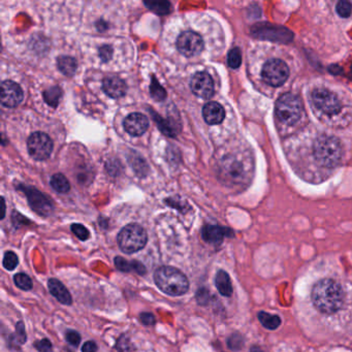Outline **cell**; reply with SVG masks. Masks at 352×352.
<instances>
[{
	"instance_id": "6da1fadb",
	"label": "cell",
	"mask_w": 352,
	"mask_h": 352,
	"mask_svg": "<svg viewBox=\"0 0 352 352\" xmlns=\"http://www.w3.org/2000/svg\"><path fill=\"white\" fill-rule=\"evenodd\" d=\"M313 305L324 314H334L341 310L344 304L342 286L332 279H322L312 288Z\"/></svg>"
},
{
	"instance_id": "7a4b0ae2",
	"label": "cell",
	"mask_w": 352,
	"mask_h": 352,
	"mask_svg": "<svg viewBox=\"0 0 352 352\" xmlns=\"http://www.w3.org/2000/svg\"><path fill=\"white\" fill-rule=\"evenodd\" d=\"M154 281L164 293L172 297H180L189 289L187 277L178 269L164 266L156 270Z\"/></svg>"
},
{
	"instance_id": "3957f363",
	"label": "cell",
	"mask_w": 352,
	"mask_h": 352,
	"mask_svg": "<svg viewBox=\"0 0 352 352\" xmlns=\"http://www.w3.org/2000/svg\"><path fill=\"white\" fill-rule=\"evenodd\" d=\"M313 153L320 165L332 168L341 161L342 146L335 136L322 134L315 141L313 146Z\"/></svg>"
},
{
	"instance_id": "277c9868",
	"label": "cell",
	"mask_w": 352,
	"mask_h": 352,
	"mask_svg": "<svg viewBox=\"0 0 352 352\" xmlns=\"http://www.w3.org/2000/svg\"><path fill=\"white\" fill-rule=\"evenodd\" d=\"M275 113L281 123L286 125L296 124L304 115L302 101L297 94L285 93L277 101Z\"/></svg>"
},
{
	"instance_id": "5b68a950",
	"label": "cell",
	"mask_w": 352,
	"mask_h": 352,
	"mask_svg": "<svg viewBox=\"0 0 352 352\" xmlns=\"http://www.w3.org/2000/svg\"><path fill=\"white\" fill-rule=\"evenodd\" d=\"M148 241L146 230L139 224H128L123 227L117 237L119 248L127 254L142 250Z\"/></svg>"
},
{
	"instance_id": "8992f818",
	"label": "cell",
	"mask_w": 352,
	"mask_h": 352,
	"mask_svg": "<svg viewBox=\"0 0 352 352\" xmlns=\"http://www.w3.org/2000/svg\"><path fill=\"white\" fill-rule=\"evenodd\" d=\"M312 104L322 114L327 116L338 115L342 111V104L338 96L327 89L318 88L311 94Z\"/></svg>"
},
{
	"instance_id": "52a82bcc",
	"label": "cell",
	"mask_w": 352,
	"mask_h": 352,
	"mask_svg": "<svg viewBox=\"0 0 352 352\" xmlns=\"http://www.w3.org/2000/svg\"><path fill=\"white\" fill-rule=\"evenodd\" d=\"M251 34L254 37L261 38V40H268L274 43H282L287 44L290 43L293 38V33L283 27V26H276L272 24L261 23L256 24L251 28Z\"/></svg>"
},
{
	"instance_id": "ba28073f",
	"label": "cell",
	"mask_w": 352,
	"mask_h": 352,
	"mask_svg": "<svg viewBox=\"0 0 352 352\" xmlns=\"http://www.w3.org/2000/svg\"><path fill=\"white\" fill-rule=\"evenodd\" d=\"M289 68L285 62L280 59H271L262 67L261 77L262 80L273 86L280 87L288 79Z\"/></svg>"
},
{
	"instance_id": "9c48e42d",
	"label": "cell",
	"mask_w": 352,
	"mask_h": 352,
	"mask_svg": "<svg viewBox=\"0 0 352 352\" xmlns=\"http://www.w3.org/2000/svg\"><path fill=\"white\" fill-rule=\"evenodd\" d=\"M27 148L32 158L36 160H46L52 153L53 142L48 134L44 132H34L29 136Z\"/></svg>"
},
{
	"instance_id": "30bf717a",
	"label": "cell",
	"mask_w": 352,
	"mask_h": 352,
	"mask_svg": "<svg viewBox=\"0 0 352 352\" xmlns=\"http://www.w3.org/2000/svg\"><path fill=\"white\" fill-rule=\"evenodd\" d=\"M203 37L193 31H185L181 33L177 40V48L185 57L198 56L204 50Z\"/></svg>"
},
{
	"instance_id": "8fae6325",
	"label": "cell",
	"mask_w": 352,
	"mask_h": 352,
	"mask_svg": "<svg viewBox=\"0 0 352 352\" xmlns=\"http://www.w3.org/2000/svg\"><path fill=\"white\" fill-rule=\"evenodd\" d=\"M190 88L194 95L204 100H209L214 95V81L206 71H200L192 75Z\"/></svg>"
},
{
	"instance_id": "7c38bea8",
	"label": "cell",
	"mask_w": 352,
	"mask_h": 352,
	"mask_svg": "<svg viewBox=\"0 0 352 352\" xmlns=\"http://www.w3.org/2000/svg\"><path fill=\"white\" fill-rule=\"evenodd\" d=\"M22 191L27 195L30 207L33 211H35L38 215L43 216H48L53 211V205L51 201L48 200L46 195L41 193L37 189L32 187L23 186Z\"/></svg>"
},
{
	"instance_id": "4fadbf2b",
	"label": "cell",
	"mask_w": 352,
	"mask_h": 352,
	"mask_svg": "<svg viewBox=\"0 0 352 352\" xmlns=\"http://www.w3.org/2000/svg\"><path fill=\"white\" fill-rule=\"evenodd\" d=\"M23 90L14 81H5L2 84V105L7 108H16L23 101Z\"/></svg>"
},
{
	"instance_id": "5bb4252c",
	"label": "cell",
	"mask_w": 352,
	"mask_h": 352,
	"mask_svg": "<svg viewBox=\"0 0 352 352\" xmlns=\"http://www.w3.org/2000/svg\"><path fill=\"white\" fill-rule=\"evenodd\" d=\"M123 126L128 134L132 136H141L147 131L149 120L141 113H132L124 119Z\"/></svg>"
},
{
	"instance_id": "9a60e30c",
	"label": "cell",
	"mask_w": 352,
	"mask_h": 352,
	"mask_svg": "<svg viewBox=\"0 0 352 352\" xmlns=\"http://www.w3.org/2000/svg\"><path fill=\"white\" fill-rule=\"evenodd\" d=\"M104 91L112 99H120L127 90L125 82L117 75H108L103 81Z\"/></svg>"
},
{
	"instance_id": "2e32d148",
	"label": "cell",
	"mask_w": 352,
	"mask_h": 352,
	"mask_svg": "<svg viewBox=\"0 0 352 352\" xmlns=\"http://www.w3.org/2000/svg\"><path fill=\"white\" fill-rule=\"evenodd\" d=\"M203 239L210 244H220L225 237H232V230L218 225H206L202 230Z\"/></svg>"
},
{
	"instance_id": "e0dca14e",
	"label": "cell",
	"mask_w": 352,
	"mask_h": 352,
	"mask_svg": "<svg viewBox=\"0 0 352 352\" xmlns=\"http://www.w3.org/2000/svg\"><path fill=\"white\" fill-rule=\"evenodd\" d=\"M203 117L208 124L217 125L224 120L225 111L218 103L210 102L203 109Z\"/></svg>"
},
{
	"instance_id": "ac0fdd59",
	"label": "cell",
	"mask_w": 352,
	"mask_h": 352,
	"mask_svg": "<svg viewBox=\"0 0 352 352\" xmlns=\"http://www.w3.org/2000/svg\"><path fill=\"white\" fill-rule=\"evenodd\" d=\"M49 290L52 296L63 305H71L72 298L67 288L57 279H50L48 282Z\"/></svg>"
},
{
	"instance_id": "d6986e66",
	"label": "cell",
	"mask_w": 352,
	"mask_h": 352,
	"mask_svg": "<svg viewBox=\"0 0 352 352\" xmlns=\"http://www.w3.org/2000/svg\"><path fill=\"white\" fill-rule=\"evenodd\" d=\"M115 266L121 272L128 273L131 271H134L136 274H139V275H145L146 274L145 266L138 260L128 261L127 259H125L121 256H117V257H115Z\"/></svg>"
},
{
	"instance_id": "ffe728a7",
	"label": "cell",
	"mask_w": 352,
	"mask_h": 352,
	"mask_svg": "<svg viewBox=\"0 0 352 352\" xmlns=\"http://www.w3.org/2000/svg\"><path fill=\"white\" fill-rule=\"evenodd\" d=\"M215 285H216L218 291L223 297H230L232 295V284L230 277L225 271H218L216 278H215Z\"/></svg>"
},
{
	"instance_id": "44dd1931",
	"label": "cell",
	"mask_w": 352,
	"mask_h": 352,
	"mask_svg": "<svg viewBox=\"0 0 352 352\" xmlns=\"http://www.w3.org/2000/svg\"><path fill=\"white\" fill-rule=\"evenodd\" d=\"M57 65L63 74L68 76H71L76 70V61L69 56H60L57 59Z\"/></svg>"
},
{
	"instance_id": "7402d4cb",
	"label": "cell",
	"mask_w": 352,
	"mask_h": 352,
	"mask_svg": "<svg viewBox=\"0 0 352 352\" xmlns=\"http://www.w3.org/2000/svg\"><path fill=\"white\" fill-rule=\"evenodd\" d=\"M50 184L55 191L59 193H66L70 189V184L68 180L62 173H55L54 175H52Z\"/></svg>"
},
{
	"instance_id": "603a6c76",
	"label": "cell",
	"mask_w": 352,
	"mask_h": 352,
	"mask_svg": "<svg viewBox=\"0 0 352 352\" xmlns=\"http://www.w3.org/2000/svg\"><path fill=\"white\" fill-rule=\"evenodd\" d=\"M258 319L260 323L266 327L271 330L276 329L280 326L281 324V319L277 315H272L270 313L267 312H259L258 313Z\"/></svg>"
},
{
	"instance_id": "cb8c5ba5",
	"label": "cell",
	"mask_w": 352,
	"mask_h": 352,
	"mask_svg": "<svg viewBox=\"0 0 352 352\" xmlns=\"http://www.w3.org/2000/svg\"><path fill=\"white\" fill-rule=\"evenodd\" d=\"M61 95H62L61 89L59 87H56V86L48 89L44 93L46 103L53 108H56L58 106V104H59V100H60Z\"/></svg>"
},
{
	"instance_id": "d4e9b609",
	"label": "cell",
	"mask_w": 352,
	"mask_h": 352,
	"mask_svg": "<svg viewBox=\"0 0 352 352\" xmlns=\"http://www.w3.org/2000/svg\"><path fill=\"white\" fill-rule=\"evenodd\" d=\"M150 92H151V95H152V97L155 101L161 102L166 97L165 90L162 88V86L158 83V81L156 80L154 76H152V83H151V86H150Z\"/></svg>"
},
{
	"instance_id": "484cf974",
	"label": "cell",
	"mask_w": 352,
	"mask_h": 352,
	"mask_svg": "<svg viewBox=\"0 0 352 352\" xmlns=\"http://www.w3.org/2000/svg\"><path fill=\"white\" fill-rule=\"evenodd\" d=\"M227 63L229 67L233 69L240 67L242 63V53L239 48H233L229 51L227 56Z\"/></svg>"
},
{
	"instance_id": "4316f807",
	"label": "cell",
	"mask_w": 352,
	"mask_h": 352,
	"mask_svg": "<svg viewBox=\"0 0 352 352\" xmlns=\"http://www.w3.org/2000/svg\"><path fill=\"white\" fill-rule=\"evenodd\" d=\"M14 282L18 288H20L22 290H30L32 288V281L31 279L24 273H19L16 274L14 277Z\"/></svg>"
},
{
	"instance_id": "83f0119b",
	"label": "cell",
	"mask_w": 352,
	"mask_h": 352,
	"mask_svg": "<svg viewBox=\"0 0 352 352\" xmlns=\"http://www.w3.org/2000/svg\"><path fill=\"white\" fill-rule=\"evenodd\" d=\"M145 5L154 13L158 15H165L169 13L170 5L166 2H149L145 3Z\"/></svg>"
},
{
	"instance_id": "f1b7e54d",
	"label": "cell",
	"mask_w": 352,
	"mask_h": 352,
	"mask_svg": "<svg viewBox=\"0 0 352 352\" xmlns=\"http://www.w3.org/2000/svg\"><path fill=\"white\" fill-rule=\"evenodd\" d=\"M226 165V170H227V173L229 177H231L232 179L233 178H238L239 175H241V173L243 172V167H242V164L237 161V160H227L225 162Z\"/></svg>"
},
{
	"instance_id": "f546056e",
	"label": "cell",
	"mask_w": 352,
	"mask_h": 352,
	"mask_svg": "<svg viewBox=\"0 0 352 352\" xmlns=\"http://www.w3.org/2000/svg\"><path fill=\"white\" fill-rule=\"evenodd\" d=\"M14 342L18 343L20 345H23L27 341V335H26V329L25 325L22 321H19L16 324V332L14 334Z\"/></svg>"
},
{
	"instance_id": "4dcf8cb0",
	"label": "cell",
	"mask_w": 352,
	"mask_h": 352,
	"mask_svg": "<svg viewBox=\"0 0 352 352\" xmlns=\"http://www.w3.org/2000/svg\"><path fill=\"white\" fill-rule=\"evenodd\" d=\"M71 231L75 234V236L79 238L81 241H86L89 239L90 237V232L89 230L82 224L79 223H74L71 225Z\"/></svg>"
},
{
	"instance_id": "1f68e13d",
	"label": "cell",
	"mask_w": 352,
	"mask_h": 352,
	"mask_svg": "<svg viewBox=\"0 0 352 352\" xmlns=\"http://www.w3.org/2000/svg\"><path fill=\"white\" fill-rule=\"evenodd\" d=\"M19 263L18 256L13 251H8L4 257V267L9 271H13Z\"/></svg>"
},
{
	"instance_id": "d6a6232c",
	"label": "cell",
	"mask_w": 352,
	"mask_h": 352,
	"mask_svg": "<svg viewBox=\"0 0 352 352\" xmlns=\"http://www.w3.org/2000/svg\"><path fill=\"white\" fill-rule=\"evenodd\" d=\"M227 345L231 350H240L244 345V340L241 335L233 334L228 338Z\"/></svg>"
},
{
	"instance_id": "836d02e7",
	"label": "cell",
	"mask_w": 352,
	"mask_h": 352,
	"mask_svg": "<svg viewBox=\"0 0 352 352\" xmlns=\"http://www.w3.org/2000/svg\"><path fill=\"white\" fill-rule=\"evenodd\" d=\"M337 13L342 18H348L352 13V6L348 2H340L337 5Z\"/></svg>"
},
{
	"instance_id": "e575fe53",
	"label": "cell",
	"mask_w": 352,
	"mask_h": 352,
	"mask_svg": "<svg viewBox=\"0 0 352 352\" xmlns=\"http://www.w3.org/2000/svg\"><path fill=\"white\" fill-rule=\"evenodd\" d=\"M65 339L68 344H70L73 347H77L81 343V336L77 331L74 330H68L65 335Z\"/></svg>"
},
{
	"instance_id": "d590c367",
	"label": "cell",
	"mask_w": 352,
	"mask_h": 352,
	"mask_svg": "<svg viewBox=\"0 0 352 352\" xmlns=\"http://www.w3.org/2000/svg\"><path fill=\"white\" fill-rule=\"evenodd\" d=\"M195 298H197V301L200 305H207L209 303V300H210V293H209V290L206 289V288H200L198 291H197V295H195Z\"/></svg>"
},
{
	"instance_id": "8d00e7d4",
	"label": "cell",
	"mask_w": 352,
	"mask_h": 352,
	"mask_svg": "<svg viewBox=\"0 0 352 352\" xmlns=\"http://www.w3.org/2000/svg\"><path fill=\"white\" fill-rule=\"evenodd\" d=\"M115 347L119 350V352H129V350H131L130 342L124 335L118 339Z\"/></svg>"
},
{
	"instance_id": "74e56055",
	"label": "cell",
	"mask_w": 352,
	"mask_h": 352,
	"mask_svg": "<svg viewBox=\"0 0 352 352\" xmlns=\"http://www.w3.org/2000/svg\"><path fill=\"white\" fill-rule=\"evenodd\" d=\"M34 347L40 352H53L52 343L48 339H43L41 341H37L34 344Z\"/></svg>"
},
{
	"instance_id": "f35d334b",
	"label": "cell",
	"mask_w": 352,
	"mask_h": 352,
	"mask_svg": "<svg viewBox=\"0 0 352 352\" xmlns=\"http://www.w3.org/2000/svg\"><path fill=\"white\" fill-rule=\"evenodd\" d=\"M140 321L144 324V325H154L156 323V319H155V316L152 314V313H149V312H144V313H141V315H140Z\"/></svg>"
},
{
	"instance_id": "ab89813d",
	"label": "cell",
	"mask_w": 352,
	"mask_h": 352,
	"mask_svg": "<svg viewBox=\"0 0 352 352\" xmlns=\"http://www.w3.org/2000/svg\"><path fill=\"white\" fill-rule=\"evenodd\" d=\"M113 55V48L110 46H103L100 48V56L102 58V60L107 62L109 61Z\"/></svg>"
},
{
	"instance_id": "60d3db41",
	"label": "cell",
	"mask_w": 352,
	"mask_h": 352,
	"mask_svg": "<svg viewBox=\"0 0 352 352\" xmlns=\"http://www.w3.org/2000/svg\"><path fill=\"white\" fill-rule=\"evenodd\" d=\"M97 349H99V347H97L94 341H87L83 344L82 352H96Z\"/></svg>"
},
{
	"instance_id": "b9f144b4",
	"label": "cell",
	"mask_w": 352,
	"mask_h": 352,
	"mask_svg": "<svg viewBox=\"0 0 352 352\" xmlns=\"http://www.w3.org/2000/svg\"><path fill=\"white\" fill-rule=\"evenodd\" d=\"M13 222H14L15 226H17V227H19V226H20L21 224H25V222L30 223L29 221H27V220H26V218H24L23 216H21V215H20V214H18V213H17V216H16V214L14 213V216H13Z\"/></svg>"
},
{
	"instance_id": "7bdbcfd3",
	"label": "cell",
	"mask_w": 352,
	"mask_h": 352,
	"mask_svg": "<svg viewBox=\"0 0 352 352\" xmlns=\"http://www.w3.org/2000/svg\"><path fill=\"white\" fill-rule=\"evenodd\" d=\"M3 207H4V214H3V219L6 216V204H5V200L3 199Z\"/></svg>"
}]
</instances>
